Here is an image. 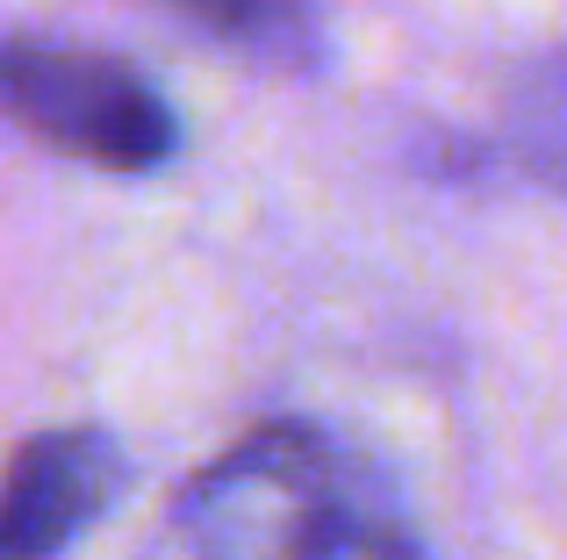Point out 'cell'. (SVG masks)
Instances as JSON below:
<instances>
[{"mask_svg":"<svg viewBox=\"0 0 567 560\" xmlns=\"http://www.w3.org/2000/svg\"><path fill=\"white\" fill-rule=\"evenodd\" d=\"M194 560H424L410 510L323 424H251L173 504Z\"/></svg>","mask_w":567,"mask_h":560,"instance_id":"obj_1","label":"cell"},{"mask_svg":"<svg viewBox=\"0 0 567 560\" xmlns=\"http://www.w3.org/2000/svg\"><path fill=\"white\" fill-rule=\"evenodd\" d=\"M0 123L101 173H152L181 144L166 94L130 58L51 37H0Z\"/></svg>","mask_w":567,"mask_h":560,"instance_id":"obj_2","label":"cell"},{"mask_svg":"<svg viewBox=\"0 0 567 560\" xmlns=\"http://www.w3.org/2000/svg\"><path fill=\"white\" fill-rule=\"evenodd\" d=\"M130 460L101 424L29 432L0 467V560H65L123 504Z\"/></svg>","mask_w":567,"mask_h":560,"instance_id":"obj_3","label":"cell"},{"mask_svg":"<svg viewBox=\"0 0 567 560\" xmlns=\"http://www.w3.org/2000/svg\"><path fill=\"white\" fill-rule=\"evenodd\" d=\"M187 29L230 43V51H251L266 65H288V58L309 51V8L302 0H166Z\"/></svg>","mask_w":567,"mask_h":560,"instance_id":"obj_4","label":"cell"},{"mask_svg":"<svg viewBox=\"0 0 567 560\" xmlns=\"http://www.w3.org/2000/svg\"><path fill=\"white\" fill-rule=\"evenodd\" d=\"M517 144H525V158L546 180L567 187V58L525 86V101H517Z\"/></svg>","mask_w":567,"mask_h":560,"instance_id":"obj_5","label":"cell"}]
</instances>
